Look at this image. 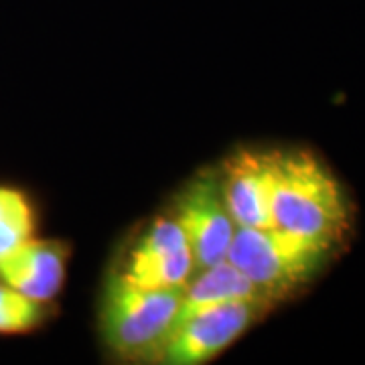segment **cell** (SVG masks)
<instances>
[{
    "label": "cell",
    "mask_w": 365,
    "mask_h": 365,
    "mask_svg": "<svg viewBox=\"0 0 365 365\" xmlns=\"http://www.w3.org/2000/svg\"><path fill=\"white\" fill-rule=\"evenodd\" d=\"M182 288L136 287L120 272L108 278L100 302V333L122 361H153L165 349L177 323Z\"/></svg>",
    "instance_id": "cell-2"
},
{
    "label": "cell",
    "mask_w": 365,
    "mask_h": 365,
    "mask_svg": "<svg viewBox=\"0 0 365 365\" xmlns=\"http://www.w3.org/2000/svg\"><path fill=\"white\" fill-rule=\"evenodd\" d=\"M331 250L276 225L237 227L227 250V260L246 274L262 297L276 307L313 280Z\"/></svg>",
    "instance_id": "cell-3"
},
{
    "label": "cell",
    "mask_w": 365,
    "mask_h": 365,
    "mask_svg": "<svg viewBox=\"0 0 365 365\" xmlns=\"http://www.w3.org/2000/svg\"><path fill=\"white\" fill-rule=\"evenodd\" d=\"M118 272L132 284L153 290L185 287L195 272V262L179 223L169 213L153 220Z\"/></svg>",
    "instance_id": "cell-6"
},
{
    "label": "cell",
    "mask_w": 365,
    "mask_h": 365,
    "mask_svg": "<svg viewBox=\"0 0 365 365\" xmlns=\"http://www.w3.org/2000/svg\"><path fill=\"white\" fill-rule=\"evenodd\" d=\"M274 225L329 248L343 244L351 207L343 185L309 150H274Z\"/></svg>",
    "instance_id": "cell-1"
},
{
    "label": "cell",
    "mask_w": 365,
    "mask_h": 365,
    "mask_svg": "<svg viewBox=\"0 0 365 365\" xmlns=\"http://www.w3.org/2000/svg\"><path fill=\"white\" fill-rule=\"evenodd\" d=\"M169 215L187 237L195 270L227 258L237 225L223 197L220 169H203L185 182Z\"/></svg>",
    "instance_id": "cell-4"
},
{
    "label": "cell",
    "mask_w": 365,
    "mask_h": 365,
    "mask_svg": "<svg viewBox=\"0 0 365 365\" xmlns=\"http://www.w3.org/2000/svg\"><path fill=\"white\" fill-rule=\"evenodd\" d=\"M237 300L266 299L250 282L248 276L225 258V260L217 262L213 266L195 270L193 276L189 278V282L182 287L177 323L191 317V314L203 311V309L225 304V302H237Z\"/></svg>",
    "instance_id": "cell-9"
},
{
    "label": "cell",
    "mask_w": 365,
    "mask_h": 365,
    "mask_svg": "<svg viewBox=\"0 0 365 365\" xmlns=\"http://www.w3.org/2000/svg\"><path fill=\"white\" fill-rule=\"evenodd\" d=\"M69 246L57 240L29 237L0 260V282L39 302H51L63 290Z\"/></svg>",
    "instance_id": "cell-8"
},
{
    "label": "cell",
    "mask_w": 365,
    "mask_h": 365,
    "mask_svg": "<svg viewBox=\"0 0 365 365\" xmlns=\"http://www.w3.org/2000/svg\"><path fill=\"white\" fill-rule=\"evenodd\" d=\"M49 302H39L0 282V335H23L43 325Z\"/></svg>",
    "instance_id": "cell-11"
},
{
    "label": "cell",
    "mask_w": 365,
    "mask_h": 365,
    "mask_svg": "<svg viewBox=\"0 0 365 365\" xmlns=\"http://www.w3.org/2000/svg\"><path fill=\"white\" fill-rule=\"evenodd\" d=\"M220 177L237 227H274V150L237 148L223 160Z\"/></svg>",
    "instance_id": "cell-7"
},
{
    "label": "cell",
    "mask_w": 365,
    "mask_h": 365,
    "mask_svg": "<svg viewBox=\"0 0 365 365\" xmlns=\"http://www.w3.org/2000/svg\"><path fill=\"white\" fill-rule=\"evenodd\" d=\"M270 309L274 307L266 300H237L191 314L175 325L158 364H207L232 347Z\"/></svg>",
    "instance_id": "cell-5"
},
{
    "label": "cell",
    "mask_w": 365,
    "mask_h": 365,
    "mask_svg": "<svg viewBox=\"0 0 365 365\" xmlns=\"http://www.w3.org/2000/svg\"><path fill=\"white\" fill-rule=\"evenodd\" d=\"M35 225V209L29 197L13 187H0V260L33 237Z\"/></svg>",
    "instance_id": "cell-10"
}]
</instances>
